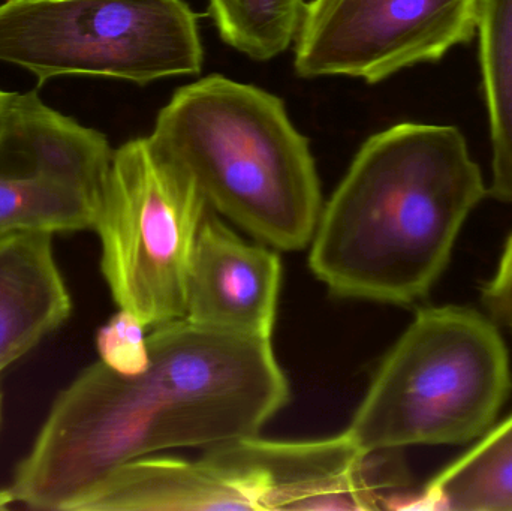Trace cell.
<instances>
[{
  "label": "cell",
  "instance_id": "obj_1",
  "mask_svg": "<svg viewBox=\"0 0 512 511\" xmlns=\"http://www.w3.org/2000/svg\"><path fill=\"white\" fill-rule=\"evenodd\" d=\"M137 375L99 362L54 402L11 491L29 509L72 511L111 471L162 450L259 435L289 402L271 341L170 321L147 335Z\"/></svg>",
  "mask_w": 512,
  "mask_h": 511
},
{
  "label": "cell",
  "instance_id": "obj_2",
  "mask_svg": "<svg viewBox=\"0 0 512 511\" xmlns=\"http://www.w3.org/2000/svg\"><path fill=\"white\" fill-rule=\"evenodd\" d=\"M487 194L459 128L391 126L361 146L322 206L310 270L342 299L414 305L444 275Z\"/></svg>",
  "mask_w": 512,
  "mask_h": 511
},
{
  "label": "cell",
  "instance_id": "obj_3",
  "mask_svg": "<svg viewBox=\"0 0 512 511\" xmlns=\"http://www.w3.org/2000/svg\"><path fill=\"white\" fill-rule=\"evenodd\" d=\"M152 138L197 182L210 209L280 251L307 248L322 210L309 140L282 99L224 75L174 93Z\"/></svg>",
  "mask_w": 512,
  "mask_h": 511
},
{
  "label": "cell",
  "instance_id": "obj_4",
  "mask_svg": "<svg viewBox=\"0 0 512 511\" xmlns=\"http://www.w3.org/2000/svg\"><path fill=\"white\" fill-rule=\"evenodd\" d=\"M511 389L510 353L492 318L468 306L420 309L345 432L364 453L462 446L495 426Z\"/></svg>",
  "mask_w": 512,
  "mask_h": 511
},
{
  "label": "cell",
  "instance_id": "obj_5",
  "mask_svg": "<svg viewBox=\"0 0 512 511\" xmlns=\"http://www.w3.org/2000/svg\"><path fill=\"white\" fill-rule=\"evenodd\" d=\"M209 210L192 174L152 135L114 150L95 230L120 309L152 329L186 317L192 258Z\"/></svg>",
  "mask_w": 512,
  "mask_h": 511
},
{
  "label": "cell",
  "instance_id": "obj_6",
  "mask_svg": "<svg viewBox=\"0 0 512 511\" xmlns=\"http://www.w3.org/2000/svg\"><path fill=\"white\" fill-rule=\"evenodd\" d=\"M197 15L183 0H6L0 62L35 75L152 83L203 69Z\"/></svg>",
  "mask_w": 512,
  "mask_h": 511
},
{
  "label": "cell",
  "instance_id": "obj_7",
  "mask_svg": "<svg viewBox=\"0 0 512 511\" xmlns=\"http://www.w3.org/2000/svg\"><path fill=\"white\" fill-rule=\"evenodd\" d=\"M113 153L35 90L11 93L0 110V239L95 230Z\"/></svg>",
  "mask_w": 512,
  "mask_h": 511
},
{
  "label": "cell",
  "instance_id": "obj_8",
  "mask_svg": "<svg viewBox=\"0 0 512 511\" xmlns=\"http://www.w3.org/2000/svg\"><path fill=\"white\" fill-rule=\"evenodd\" d=\"M477 11L478 0H310L295 38V72L379 83L471 41Z\"/></svg>",
  "mask_w": 512,
  "mask_h": 511
},
{
  "label": "cell",
  "instance_id": "obj_9",
  "mask_svg": "<svg viewBox=\"0 0 512 511\" xmlns=\"http://www.w3.org/2000/svg\"><path fill=\"white\" fill-rule=\"evenodd\" d=\"M206 455L236 471L264 511L385 509L403 485L382 452L364 453L346 432L313 441L254 435L209 447Z\"/></svg>",
  "mask_w": 512,
  "mask_h": 511
},
{
  "label": "cell",
  "instance_id": "obj_10",
  "mask_svg": "<svg viewBox=\"0 0 512 511\" xmlns=\"http://www.w3.org/2000/svg\"><path fill=\"white\" fill-rule=\"evenodd\" d=\"M280 282L277 252L242 239L210 209L192 258L185 318L206 329L271 341Z\"/></svg>",
  "mask_w": 512,
  "mask_h": 511
},
{
  "label": "cell",
  "instance_id": "obj_11",
  "mask_svg": "<svg viewBox=\"0 0 512 511\" xmlns=\"http://www.w3.org/2000/svg\"><path fill=\"white\" fill-rule=\"evenodd\" d=\"M256 510L242 477L204 455L198 461L141 458L111 471L72 511Z\"/></svg>",
  "mask_w": 512,
  "mask_h": 511
},
{
  "label": "cell",
  "instance_id": "obj_12",
  "mask_svg": "<svg viewBox=\"0 0 512 511\" xmlns=\"http://www.w3.org/2000/svg\"><path fill=\"white\" fill-rule=\"evenodd\" d=\"M51 236L20 233L0 239V372L71 314Z\"/></svg>",
  "mask_w": 512,
  "mask_h": 511
},
{
  "label": "cell",
  "instance_id": "obj_13",
  "mask_svg": "<svg viewBox=\"0 0 512 511\" xmlns=\"http://www.w3.org/2000/svg\"><path fill=\"white\" fill-rule=\"evenodd\" d=\"M385 509L512 511V414L420 494L393 495Z\"/></svg>",
  "mask_w": 512,
  "mask_h": 511
},
{
  "label": "cell",
  "instance_id": "obj_14",
  "mask_svg": "<svg viewBox=\"0 0 512 511\" xmlns=\"http://www.w3.org/2000/svg\"><path fill=\"white\" fill-rule=\"evenodd\" d=\"M477 30L492 140L489 194L512 204V0H478Z\"/></svg>",
  "mask_w": 512,
  "mask_h": 511
},
{
  "label": "cell",
  "instance_id": "obj_15",
  "mask_svg": "<svg viewBox=\"0 0 512 511\" xmlns=\"http://www.w3.org/2000/svg\"><path fill=\"white\" fill-rule=\"evenodd\" d=\"M209 5L221 38L259 62L288 50L306 9L304 0H209Z\"/></svg>",
  "mask_w": 512,
  "mask_h": 511
},
{
  "label": "cell",
  "instance_id": "obj_16",
  "mask_svg": "<svg viewBox=\"0 0 512 511\" xmlns=\"http://www.w3.org/2000/svg\"><path fill=\"white\" fill-rule=\"evenodd\" d=\"M144 326L134 314L120 309L96 336L101 362L123 375H137L149 365Z\"/></svg>",
  "mask_w": 512,
  "mask_h": 511
},
{
  "label": "cell",
  "instance_id": "obj_17",
  "mask_svg": "<svg viewBox=\"0 0 512 511\" xmlns=\"http://www.w3.org/2000/svg\"><path fill=\"white\" fill-rule=\"evenodd\" d=\"M481 299L489 317L512 335V234L505 243L495 275L483 287Z\"/></svg>",
  "mask_w": 512,
  "mask_h": 511
},
{
  "label": "cell",
  "instance_id": "obj_18",
  "mask_svg": "<svg viewBox=\"0 0 512 511\" xmlns=\"http://www.w3.org/2000/svg\"><path fill=\"white\" fill-rule=\"evenodd\" d=\"M11 503H14L11 491H0V509H6Z\"/></svg>",
  "mask_w": 512,
  "mask_h": 511
},
{
  "label": "cell",
  "instance_id": "obj_19",
  "mask_svg": "<svg viewBox=\"0 0 512 511\" xmlns=\"http://www.w3.org/2000/svg\"><path fill=\"white\" fill-rule=\"evenodd\" d=\"M9 96H11V93L5 92V90L0 89V110H2L3 105L8 102Z\"/></svg>",
  "mask_w": 512,
  "mask_h": 511
}]
</instances>
